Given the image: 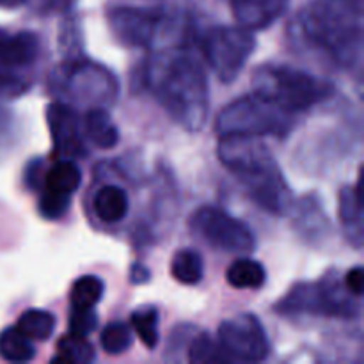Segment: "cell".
I'll use <instances>...</instances> for the list:
<instances>
[{"instance_id": "6", "label": "cell", "mask_w": 364, "mask_h": 364, "mask_svg": "<svg viewBox=\"0 0 364 364\" xmlns=\"http://www.w3.org/2000/svg\"><path fill=\"white\" fill-rule=\"evenodd\" d=\"M295 127L294 114L281 109L263 96H242L228 103L215 119V132L223 135H245V137H287Z\"/></svg>"}, {"instance_id": "24", "label": "cell", "mask_w": 364, "mask_h": 364, "mask_svg": "<svg viewBox=\"0 0 364 364\" xmlns=\"http://www.w3.org/2000/svg\"><path fill=\"white\" fill-rule=\"evenodd\" d=\"M187 361L192 364H213V363H235L228 355L219 340H213L208 334H192L191 345L187 350Z\"/></svg>"}, {"instance_id": "32", "label": "cell", "mask_w": 364, "mask_h": 364, "mask_svg": "<svg viewBox=\"0 0 364 364\" xmlns=\"http://www.w3.org/2000/svg\"><path fill=\"white\" fill-rule=\"evenodd\" d=\"M151 279V272L142 263H134L130 269V281L134 284H146Z\"/></svg>"}, {"instance_id": "12", "label": "cell", "mask_w": 364, "mask_h": 364, "mask_svg": "<svg viewBox=\"0 0 364 364\" xmlns=\"http://www.w3.org/2000/svg\"><path fill=\"white\" fill-rule=\"evenodd\" d=\"M217 340L233 361L262 363L270 355V343L265 327L252 313H242L224 320Z\"/></svg>"}, {"instance_id": "15", "label": "cell", "mask_w": 364, "mask_h": 364, "mask_svg": "<svg viewBox=\"0 0 364 364\" xmlns=\"http://www.w3.org/2000/svg\"><path fill=\"white\" fill-rule=\"evenodd\" d=\"M237 25L249 31L269 28L288 9L290 0H230Z\"/></svg>"}, {"instance_id": "5", "label": "cell", "mask_w": 364, "mask_h": 364, "mask_svg": "<svg viewBox=\"0 0 364 364\" xmlns=\"http://www.w3.org/2000/svg\"><path fill=\"white\" fill-rule=\"evenodd\" d=\"M256 95L288 112H304L334 96V85L288 64H263L252 75Z\"/></svg>"}, {"instance_id": "18", "label": "cell", "mask_w": 364, "mask_h": 364, "mask_svg": "<svg viewBox=\"0 0 364 364\" xmlns=\"http://www.w3.org/2000/svg\"><path fill=\"white\" fill-rule=\"evenodd\" d=\"M295 228L309 242H320L327 237L331 224L326 212H323V206H320L318 199L313 198V196L301 199V203L297 205Z\"/></svg>"}, {"instance_id": "31", "label": "cell", "mask_w": 364, "mask_h": 364, "mask_svg": "<svg viewBox=\"0 0 364 364\" xmlns=\"http://www.w3.org/2000/svg\"><path fill=\"white\" fill-rule=\"evenodd\" d=\"M14 139V119L13 114L0 109V149H6L11 146Z\"/></svg>"}, {"instance_id": "25", "label": "cell", "mask_w": 364, "mask_h": 364, "mask_svg": "<svg viewBox=\"0 0 364 364\" xmlns=\"http://www.w3.org/2000/svg\"><path fill=\"white\" fill-rule=\"evenodd\" d=\"M18 329L32 341H46L55 331V316L46 309H27L20 315Z\"/></svg>"}, {"instance_id": "23", "label": "cell", "mask_w": 364, "mask_h": 364, "mask_svg": "<svg viewBox=\"0 0 364 364\" xmlns=\"http://www.w3.org/2000/svg\"><path fill=\"white\" fill-rule=\"evenodd\" d=\"M57 354L53 355V363L66 364H89L96 359L95 347L87 341V338L77 336V334H64L57 341Z\"/></svg>"}, {"instance_id": "22", "label": "cell", "mask_w": 364, "mask_h": 364, "mask_svg": "<svg viewBox=\"0 0 364 364\" xmlns=\"http://www.w3.org/2000/svg\"><path fill=\"white\" fill-rule=\"evenodd\" d=\"M0 358L7 363H28L36 358V347L16 326L0 333Z\"/></svg>"}, {"instance_id": "7", "label": "cell", "mask_w": 364, "mask_h": 364, "mask_svg": "<svg viewBox=\"0 0 364 364\" xmlns=\"http://www.w3.org/2000/svg\"><path fill=\"white\" fill-rule=\"evenodd\" d=\"M359 299L345 288L343 277L329 272L318 283H297L274 311L283 316L316 315L333 318H354L359 315Z\"/></svg>"}, {"instance_id": "8", "label": "cell", "mask_w": 364, "mask_h": 364, "mask_svg": "<svg viewBox=\"0 0 364 364\" xmlns=\"http://www.w3.org/2000/svg\"><path fill=\"white\" fill-rule=\"evenodd\" d=\"M41 59V39L32 31L0 27V100L18 98L32 85Z\"/></svg>"}, {"instance_id": "3", "label": "cell", "mask_w": 364, "mask_h": 364, "mask_svg": "<svg viewBox=\"0 0 364 364\" xmlns=\"http://www.w3.org/2000/svg\"><path fill=\"white\" fill-rule=\"evenodd\" d=\"M299 28L309 45L340 66H352L363 50L361 4L352 0H315L299 14Z\"/></svg>"}, {"instance_id": "9", "label": "cell", "mask_w": 364, "mask_h": 364, "mask_svg": "<svg viewBox=\"0 0 364 364\" xmlns=\"http://www.w3.org/2000/svg\"><path fill=\"white\" fill-rule=\"evenodd\" d=\"M256 48L252 31L240 25L212 27L203 38V53L210 70L224 84H231Z\"/></svg>"}, {"instance_id": "13", "label": "cell", "mask_w": 364, "mask_h": 364, "mask_svg": "<svg viewBox=\"0 0 364 364\" xmlns=\"http://www.w3.org/2000/svg\"><path fill=\"white\" fill-rule=\"evenodd\" d=\"M82 183V171L75 160L57 159L53 166L45 171L39 185L38 210L43 219L59 220L70 210L73 194Z\"/></svg>"}, {"instance_id": "16", "label": "cell", "mask_w": 364, "mask_h": 364, "mask_svg": "<svg viewBox=\"0 0 364 364\" xmlns=\"http://www.w3.org/2000/svg\"><path fill=\"white\" fill-rule=\"evenodd\" d=\"M340 220L343 226L345 237L348 238L355 249L363 247L364 223H363V205L359 185H347L340 192Z\"/></svg>"}, {"instance_id": "20", "label": "cell", "mask_w": 364, "mask_h": 364, "mask_svg": "<svg viewBox=\"0 0 364 364\" xmlns=\"http://www.w3.org/2000/svg\"><path fill=\"white\" fill-rule=\"evenodd\" d=\"M226 281L237 290H258L265 284L267 270L259 262L244 256L228 267Z\"/></svg>"}, {"instance_id": "2", "label": "cell", "mask_w": 364, "mask_h": 364, "mask_svg": "<svg viewBox=\"0 0 364 364\" xmlns=\"http://www.w3.org/2000/svg\"><path fill=\"white\" fill-rule=\"evenodd\" d=\"M217 156L240 180L249 198L272 215L294 208V194L270 149L259 137L223 135Z\"/></svg>"}, {"instance_id": "21", "label": "cell", "mask_w": 364, "mask_h": 364, "mask_svg": "<svg viewBox=\"0 0 364 364\" xmlns=\"http://www.w3.org/2000/svg\"><path fill=\"white\" fill-rule=\"evenodd\" d=\"M171 276L185 287L199 284L205 277V259L196 249H180L171 259Z\"/></svg>"}, {"instance_id": "30", "label": "cell", "mask_w": 364, "mask_h": 364, "mask_svg": "<svg viewBox=\"0 0 364 364\" xmlns=\"http://www.w3.org/2000/svg\"><path fill=\"white\" fill-rule=\"evenodd\" d=\"M343 284L354 297L361 299L364 290V270L363 267H354L343 277Z\"/></svg>"}, {"instance_id": "1", "label": "cell", "mask_w": 364, "mask_h": 364, "mask_svg": "<svg viewBox=\"0 0 364 364\" xmlns=\"http://www.w3.org/2000/svg\"><path fill=\"white\" fill-rule=\"evenodd\" d=\"M146 84L156 102L187 132H199L210 112V87L199 60L183 48H166L151 55Z\"/></svg>"}, {"instance_id": "33", "label": "cell", "mask_w": 364, "mask_h": 364, "mask_svg": "<svg viewBox=\"0 0 364 364\" xmlns=\"http://www.w3.org/2000/svg\"><path fill=\"white\" fill-rule=\"evenodd\" d=\"M27 0H0V9H16V7L23 6Z\"/></svg>"}, {"instance_id": "27", "label": "cell", "mask_w": 364, "mask_h": 364, "mask_svg": "<svg viewBox=\"0 0 364 364\" xmlns=\"http://www.w3.org/2000/svg\"><path fill=\"white\" fill-rule=\"evenodd\" d=\"M130 322H132V329L137 333L141 343L144 345L146 348H149V350L156 348V345H159V340H160V334H159L160 316H159V311H156V308H153V306H146V308L135 309L130 316Z\"/></svg>"}, {"instance_id": "29", "label": "cell", "mask_w": 364, "mask_h": 364, "mask_svg": "<svg viewBox=\"0 0 364 364\" xmlns=\"http://www.w3.org/2000/svg\"><path fill=\"white\" fill-rule=\"evenodd\" d=\"M68 327L71 334L87 338L92 331L98 327V315L95 309H77L70 308V318H68Z\"/></svg>"}, {"instance_id": "4", "label": "cell", "mask_w": 364, "mask_h": 364, "mask_svg": "<svg viewBox=\"0 0 364 364\" xmlns=\"http://www.w3.org/2000/svg\"><path fill=\"white\" fill-rule=\"evenodd\" d=\"M50 89L73 109H109L119 96V82L112 70L85 57L64 60L50 77Z\"/></svg>"}, {"instance_id": "11", "label": "cell", "mask_w": 364, "mask_h": 364, "mask_svg": "<svg viewBox=\"0 0 364 364\" xmlns=\"http://www.w3.org/2000/svg\"><path fill=\"white\" fill-rule=\"evenodd\" d=\"M107 21L121 45L128 48H149L169 20L160 7L116 6L107 11Z\"/></svg>"}, {"instance_id": "19", "label": "cell", "mask_w": 364, "mask_h": 364, "mask_svg": "<svg viewBox=\"0 0 364 364\" xmlns=\"http://www.w3.org/2000/svg\"><path fill=\"white\" fill-rule=\"evenodd\" d=\"M82 128L87 141L98 149H112L119 144V130L107 109L85 110Z\"/></svg>"}, {"instance_id": "26", "label": "cell", "mask_w": 364, "mask_h": 364, "mask_svg": "<svg viewBox=\"0 0 364 364\" xmlns=\"http://www.w3.org/2000/svg\"><path fill=\"white\" fill-rule=\"evenodd\" d=\"M105 294V283L98 276H82L70 290V308L95 309Z\"/></svg>"}, {"instance_id": "14", "label": "cell", "mask_w": 364, "mask_h": 364, "mask_svg": "<svg viewBox=\"0 0 364 364\" xmlns=\"http://www.w3.org/2000/svg\"><path fill=\"white\" fill-rule=\"evenodd\" d=\"M46 123L52 134L53 151L57 159L78 160L87 155L84 128L78 110L63 102H53L46 107Z\"/></svg>"}, {"instance_id": "17", "label": "cell", "mask_w": 364, "mask_h": 364, "mask_svg": "<svg viewBox=\"0 0 364 364\" xmlns=\"http://www.w3.org/2000/svg\"><path fill=\"white\" fill-rule=\"evenodd\" d=\"M128 210H130V199L127 191L119 185H103L92 198V212L96 219L105 224L121 223L128 215Z\"/></svg>"}, {"instance_id": "28", "label": "cell", "mask_w": 364, "mask_h": 364, "mask_svg": "<svg viewBox=\"0 0 364 364\" xmlns=\"http://www.w3.org/2000/svg\"><path fill=\"white\" fill-rule=\"evenodd\" d=\"M100 345L109 355L124 354L134 345L132 327L123 322H112L100 334Z\"/></svg>"}, {"instance_id": "10", "label": "cell", "mask_w": 364, "mask_h": 364, "mask_svg": "<svg viewBox=\"0 0 364 364\" xmlns=\"http://www.w3.org/2000/svg\"><path fill=\"white\" fill-rule=\"evenodd\" d=\"M192 233L203 242L233 255H249L256 249V237L247 224L217 206H201L188 223Z\"/></svg>"}]
</instances>
